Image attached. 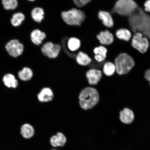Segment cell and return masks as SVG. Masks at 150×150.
Masks as SVG:
<instances>
[{
	"label": "cell",
	"mask_w": 150,
	"mask_h": 150,
	"mask_svg": "<svg viewBox=\"0 0 150 150\" xmlns=\"http://www.w3.org/2000/svg\"><path fill=\"white\" fill-rule=\"evenodd\" d=\"M6 48L9 55L16 57L21 55L23 53L24 46L18 40H13L7 43Z\"/></svg>",
	"instance_id": "ba28073f"
},
{
	"label": "cell",
	"mask_w": 150,
	"mask_h": 150,
	"mask_svg": "<svg viewBox=\"0 0 150 150\" xmlns=\"http://www.w3.org/2000/svg\"><path fill=\"white\" fill-rule=\"evenodd\" d=\"M120 119L125 124H130L133 122L134 119V112L128 108H124L120 112Z\"/></svg>",
	"instance_id": "7c38bea8"
},
{
	"label": "cell",
	"mask_w": 150,
	"mask_h": 150,
	"mask_svg": "<svg viewBox=\"0 0 150 150\" xmlns=\"http://www.w3.org/2000/svg\"><path fill=\"white\" fill-rule=\"evenodd\" d=\"M54 93L50 88L46 87L43 88L38 95V98L41 102H50L53 99Z\"/></svg>",
	"instance_id": "9a60e30c"
},
{
	"label": "cell",
	"mask_w": 150,
	"mask_h": 150,
	"mask_svg": "<svg viewBox=\"0 0 150 150\" xmlns=\"http://www.w3.org/2000/svg\"><path fill=\"white\" fill-rule=\"evenodd\" d=\"M98 17L102 21L103 25L106 27L111 28L113 27V19L109 12L107 11H100L98 13Z\"/></svg>",
	"instance_id": "4fadbf2b"
},
{
	"label": "cell",
	"mask_w": 150,
	"mask_h": 150,
	"mask_svg": "<svg viewBox=\"0 0 150 150\" xmlns=\"http://www.w3.org/2000/svg\"><path fill=\"white\" fill-rule=\"evenodd\" d=\"M116 70L119 75L126 74L134 67L135 62L133 58L126 53H121L114 61Z\"/></svg>",
	"instance_id": "277c9868"
},
{
	"label": "cell",
	"mask_w": 150,
	"mask_h": 150,
	"mask_svg": "<svg viewBox=\"0 0 150 150\" xmlns=\"http://www.w3.org/2000/svg\"><path fill=\"white\" fill-rule=\"evenodd\" d=\"M131 45L140 53L144 54L149 49V43L147 37L140 33L137 32L133 37Z\"/></svg>",
	"instance_id": "8992f818"
},
{
	"label": "cell",
	"mask_w": 150,
	"mask_h": 150,
	"mask_svg": "<svg viewBox=\"0 0 150 150\" xmlns=\"http://www.w3.org/2000/svg\"><path fill=\"white\" fill-rule=\"evenodd\" d=\"M61 47L51 42H47L43 45L42 52L44 55L50 59H55L58 57L60 52Z\"/></svg>",
	"instance_id": "52a82bcc"
},
{
	"label": "cell",
	"mask_w": 150,
	"mask_h": 150,
	"mask_svg": "<svg viewBox=\"0 0 150 150\" xmlns=\"http://www.w3.org/2000/svg\"><path fill=\"white\" fill-rule=\"evenodd\" d=\"M144 7L145 12L150 13V0H147L145 2Z\"/></svg>",
	"instance_id": "83f0119b"
},
{
	"label": "cell",
	"mask_w": 150,
	"mask_h": 150,
	"mask_svg": "<svg viewBox=\"0 0 150 150\" xmlns=\"http://www.w3.org/2000/svg\"><path fill=\"white\" fill-rule=\"evenodd\" d=\"M33 73L31 69L25 67L18 73V76L20 79L23 81H28L33 78Z\"/></svg>",
	"instance_id": "7402d4cb"
},
{
	"label": "cell",
	"mask_w": 150,
	"mask_h": 150,
	"mask_svg": "<svg viewBox=\"0 0 150 150\" xmlns=\"http://www.w3.org/2000/svg\"><path fill=\"white\" fill-rule=\"evenodd\" d=\"M129 23L134 33L139 32L150 38V16L141 8L129 17Z\"/></svg>",
	"instance_id": "6da1fadb"
},
{
	"label": "cell",
	"mask_w": 150,
	"mask_h": 150,
	"mask_svg": "<svg viewBox=\"0 0 150 150\" xmlns=\"http://www.w3.org/2000/svg\"><path fill=\"white\" fill-rule=\"evenodd\" d=\"M81 44L79 39L75 37L71 38L68 42V48L71 51H76L80 48Z\"/></svg>",
	"instance_id": "cb8c5ba5"
},
{
	"label": "cell",
	"mask_w": 150,
	"mask_h": 150,
	"mask_svg": "<svg viewBox=\"0 0 150 150\" xmlns=\"http://www.w3.org/2000/svg\"><path fill=\"white\" fill-rule=\"evenodd\" d=\"M61 16L66 23L71 26L81 25L86 18L83 11L74 8L62 12Z\"/></svg>",
	"instance_id": "5b68a950"
},
{
	"label": "cell",
	"mask_w": 150,
	"mask_h": 150,
	"mask_svg": "<svg viewBox=\"0 0 150 150\" xmlns=\"http://www.w3.org/2000/svg\"><path fill=\"white\" fill-rule=\"evenodd\" d=\"M25 16L22 13H16L13 15L11 20V23L14 27H18L21 25L22 22L25 19Z\"/></svg>",
	"instance_id": "d4e9b609"
},
{
	"label": "cell",
	"mask_w": 150,
	"mask_h": 150,
	"mask_svg": "<svg viewBox=\"0 0 150 150\" xmlns=\"http://www.w3.org/2000/svg\"><path fill=\"white\" fill-rule=\"evenodd\" d=\"M3 80L5 85L7 87L16 88L18 86V80L12 74H6L4 76Z\"/></svg>",
	"instance_id": "ac0fdd59"
},
{
	"label": "cell",
	"mask_w": 150,
	"mask_h": 150,
	"mask_svg": "<svg viewBox=\"0 0 150 150\" xmlns=\"http://www.w3.org/2000/svg\"><path fill=\"white\" fill-rule=\"evenodd\" d=\"M138 8L134 0H117L114 4L112 12L123 16H130Z\"/></svg>",
	"instance_id": "3957f363"
},
{
	"label": "cell",
	"mask_w": 150,
	"mask_h": 150,
	"mask_svg": "<svg viewBox=\"0 0 150 150\" xmlns=\"http://www.w3.org/2000/svg\"><path fill=\"white\" fill-rule=\"evenodd\" d=\"M28 1H35V0H28Z\"/></svg>",
	"instance_id": "f546056e"
},
{
	"label": "cell",
	"mask_w": 150,
	"mask_h": 150,
	"mask_svg": "<svg viewBox=\"0 0 150 150\" xmlns=\"http://www.w3.org/2000/svg\"><path fill=\"white\" fill-rule=\"evenodd\" d=\"M97 38L100 44L103 45H109L114 42L113 35L108 30L101 31L97 35Z\"/></svg>",
	"instance_id": "8fae6325"
},
{
	"label": "cell",
	"mask_w": 150,
	"mask_h": 150,
	"mask_svg": "<svg viewBox=\"0 0 150 150\" xmlns=\"http://www.w3.org/2000/svg\"><path fill=\"white\" fill-rule=\"evenodd\" d=\"M115 35L118 38L126 42L130 40L132 36L130 31L125 28L118 29L116 31Z\"/></svg>",
	"instance_id": "44dd1931"
},
{
	"label": "cell",
	"mask_w": 150,
	"mask_h": 150,
	"mask_svg": "<svg viewBox=\"0 0 150 150\" xmlns=\"http://www.w3.org/2000/svg\"><path fill=\"white\" fill-rule=\"evenodd\" d=\"M50 150H58L57 149H52Z\"/></svg>",
	"instance_id": "4dcf8cb0"
},
{
	"label": "cell",
	"mask_w": 150,
	"mask_h": 150,
	"mask_svg": "<svg viewBox=\"0 0 150 150\" xmlns=\"http://www.w3.org/2000/svg\"><path fill=\"white\" fill-rule=\"evenodd\" d=\"M67 141L66 137L60 132H58L55 135L52 136L50 139V144L54 149L63 147Z\"/></svg>",
	"instance_id": "9c48e42d"
},
{
	"label": "cell",
	"mask_w": 150,
	"mask_h": 150,
	"mask_svg": "<svg viewBox=\"0 0 150 150\" xmlns=\"http://www.w3.org/2000/svg\"><path fill=\"white\" fill-rule=\"evenodd\" d=\"M46 38V35L39 29H35L32 32L31 38L32 42L36 45H39Z\"/></svg>",
	"instance_id": "2e32d148"
},
{
	"label": "cell",
	"mask_w": 150,
	"mask_h": 150,
	"mask_svg": "<svg viewBox=\"0 0 150 150\" xmlns=\"http://www.w3.org/2000/svg\"><path fill=\"white\" fill-rule=\"evenodd\" d=\"M86 76L89 84L91 85H95L100 81L102 78V74L100 70L91 69L86 73Z\"/></svg>",
	"instance_id": "30bf717a"
},
{
	"label": "cell",
	"mask_w": 150,
	"mask_h": 150,
	"mask_svg": "<svg viewBox=\"0 0 150 150\" xmlns=\"http://www.w3.org/2000/svg\"><path fill=\"white\" fill-rule=\"evenodd\" d=\"M20 133L22 138L24 139H30L35 135L34 127L30 124H24L21 127Z\"/></svg>",
	"instance_id": "5bb4252c"
},
{
	"label": "cell",
	"mask_w": 150,
	"mask_h": 150,
	"mask_svg": "<svg viewBox=\"0 0 150 150\" xmlns=\"http://www.w3.org/2000/svg\"><path fill=\"white\" fill-rule=\"evenodd\" d=\"M45 13L44 9L40 7H35L31 12V16L35 22L40 23L44 18Z\"/></svg>",
	"instance_id": "ffe728a7"
},
{
	"label": "cell",
	"mask_w": 150,
	"mask_h": 150,
	"mask_svg": "<svg viewBox=\"0 0 150 150\" xmlns=\"http://www.w3.org/2000/svg\"><path fill=\"white\" fill-rule=\"evenodd\" d=\"M99 100L98 91L95 88L88 87L81 92L79 96V103L82 109L85 110L92 108L98 104Z\"/></svg>",
	"instance_id": "7a4b0ae2"
},
{
	"label": "cell",
	"mask_w": 150,
	"mask_h": 150,
	"mask_svg": "<svg viewBox=\"0 0 150 150\" xmlns=\"http://www.w3.org/2000/svg\"><path fill=\"white\" fill-rule=\"evenodd\" d=\"M2 3L4 8L7 10L16 9L18 4L17 0H2Z\"/></svg>",
	"instance_id": "484cf974"
},
{
	"label": "cell",
	"mask_w": 150,
	"mask_h": 150,
	"mask_svg": "<svg viewBox=\"0 0 150 150\" xmlns=\"http://www.w3.org/2000/svg\"><path fill=\"white\" fill-rule=\"evenodd\" d=\"M103 71L106 76H112L116 71L115 64L110 62H106L103 67Z\"/></svg>",
	"instance_id": "603a6c76"
},
{
	"label": "cell",
	"mask_w": 150,
	"mask_h": 150,
	"mask_svg": "<svg viewBox=\"0 0 150 150\" xmlns=\"http://www.w3.org/2000/svg\"><path fill=\"white\" fill-rule=\"evenodd\" d=\"M145 77L146 80L149 82L150 85V69L146 71L145 74Z\"/></svg>",
	"instance_id": "f1b7e54d"
},
{
	"label": "cell",
	"mask_w": 150,
	"mask_h": 150,
	"mask_svg": "<svg viewBox=\"0 0 150 150\" xmlns=\"http://www.w3.org/2000/svg\"><path fill=\"white\" fill-rule=\"evenodd\" d=\"M91 1V0H73L74 4L79 7H83Z\"/></svg>",
	"instance_id": "4316f807"
},
{
	"label": "cell",
	"mask_w": 150,
	"mask_h": 150,
	"mask_svg": "<svg viewBox=\"0 0 150 150\" xmlns=\"http://www.w3.org/2000/svg\"><path fill=\"white\" fill-rule=\"evenodd\" d=\"M76 61L79 64L86 66L91 63V59L87 54L81 51L78 52L76 57Z\"/></svg>",
	"instance_id": "d6986e66"
},
{
	"label": "cell",
	"mask_w": 150,
	"mask_h": 150,
	"mask_svg": "<svg viewBox=\"0 0 150 150\" xmlns=\"http://www.w3.org/2000/svg\"><path fill=\"white\" fill-rule=\"evenodd\" d=\"M95 54V59L99 62L104 61L106 59L108 50L103 46H99L95 48L93 50Z\"/></svg>",
	"instance_id": "e0dca14e"
}]
</instances>
